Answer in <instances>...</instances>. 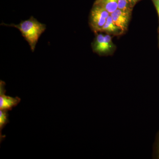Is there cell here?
Returning a JSON list of instances; mask_svg holds the SVG:
<instances>
[{"mask_svg":"<svg viewBox=\"0 0 159 159\" xmlns=\"http://www.w3.org/2000/svg\"><path fill=\"white\" fill-rule=\"evenodd\" d=\"M111 16L114 24L122 31H125L127 28L129 18V11H124L117 9Z\"/></svg>","mask_w":159,"mask_h":159,"instance_id":"5b68a950","label":"cell"},{"mask_svg":"<svg viewBox=\"0 0 159 159\" xmlns=\"http://www.w3.org/2000/svg\"><path fill=\"white\" fill-rule=\"evenodd\" d=\"M9 115L8 114V111L0 110V140L1 142L6 138V135L2 134V131L6 125L9 123Z\"/></svg>","mask_w":159,"mask_h":159,"instance_id":"52a82bcc","label":"cell"},{"mask_svg":"<svg viewBox=\"0 0 159 159\" xmlns=\"http://www.w3.org/2000/svg\"><path fill=\"white\" fill-rule=\"evenodd\" d=\"M129 4H130V5L132 7L134 6L138 2H139L140 0H129Z\"/></svg>","mask_w":159,"mask_h":159,"instance_id":"8fae6325","label":"cell"},{"mask_svg":"<svg viewBox=\"0 0 159 159\" xmlns=\"http://www.w3.org/2000/svg\"><path fill=\"white\" fill-rule=\"evenodd\" d=\"M120 30V29L113 22L111 16L110 15L107 19L104 25L101 29V31L109 32V33H115Z\"/></svg>","mask_w":159,"mask_h":159,"instance_id":"ba28073f","label":"cell"},{"mask_svg":"<svg viewBox=\"0 0 159 159\" xmlns=\"http://www.w3.org/2000/svg\"><path fill=\"white\" fill-rule=\"evenodd\" d=\"M6 83L2 80L0 81V109L2 110L11 111L13 107L17 106L20 102L19 97H11L6 96L5 89Z\"/></svg>","mask_w":159,"mask_h":159,"instance_id":"277c9868","label":"cell"},{"mask_svg":"<svg viewBox=\"0 0 159 159\" xmlns=\"http://www.w3.org/2000/svg\"><path fill=\"white\" fill-rule=\"evenodd\" d=\"M110 15L108 11L101 6L94 4L91 11L90 23L95 32L101 31L107 19Z\"/></svg>","mask_w":159,"mask_h":159,"instance_id":"7a4b0ae2","label":"cell"},{"mask_svg":"<svg viewBox=\"0 0 159 159\" xmlns=\"http://www.w3.org/2000/svg\"><path fill=\"white\" fill-rule=\"evenodd\" d=\"M154 4L159 17V0H155Z\"/></svg>","mask_w":159,"mask_h":159,"instance_id":"30bf717a","label":"cell"},{"mask_svg":"<svg viewBox=\"0 0 159 159\" xmlns=\"http://www.w3.org/2000/svg\"><path fill=\"white\" fill-rule=\"evenodd\" d=\"M118 9L124 11H129V6L130 5L129 0H117Z\"/></svg>","mask_w":159,"mask_h":159,"instance_id":"9c48e42d","label":"cell"},{"mask_svg":"<svg viewBox=\"0 0 159 159\" xmlns=\"http://www.w3.org/2000/svg\"><path fill=\"white\" fill-rule=\"evenodd\" d=\"M2 25L14 27L18 29L23 37L29 43L32 52L34 51L40 37L46 29L45 24L40 22L32 16L28 20L22 21L17 25L14 24L9 25L3 23Z\"/></svg>","mask_w":159,"mask_h":159,"instance_id":"6da1fadb","label":"cell"},{"mask_svg":"<svg viewBox=\"0 0 159 159\" xmlns=\"http://www.w3.org/2000/svg\"><path fill=\"white\" fill-rule=\"evenodd\" d=\"M95 5L101 6L108 11L110 14L118 9L117 0H97Z\"/></svg>","mask_w":159,"mask_h":159,"instance_id":"8992f818","label":"cell"},{"mask_svg":"<svg viewBox=\"0 0 159 159\" xmlns=\"http://www.w3.org/2000/svg\"><path fill=\"white\" fill-rule=\"evenodd\" d=\"M113 47L111 38L108 34L104 35L99 34L96 36L93 43V50L98 54H105L108 53Z\"/></svg>","mask_w":159,"mask_h":159,"instance_id":"3957f363","label":"cell"}]
</instances>
